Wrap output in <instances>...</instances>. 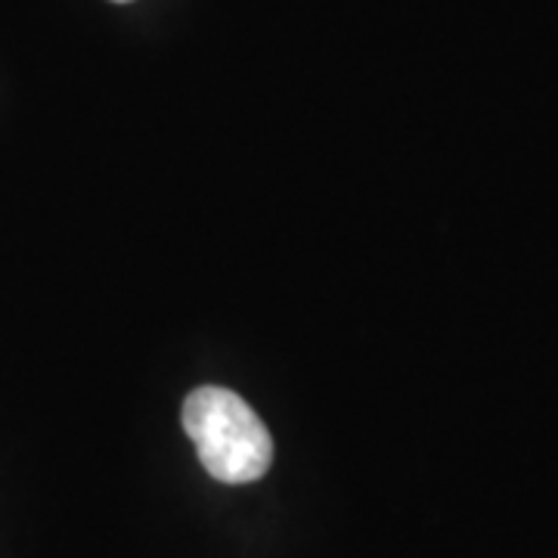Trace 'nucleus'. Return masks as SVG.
<instances>
[{
	"instance_id": "nucleus-1",
	"label": "nucleus",
	"mask_w": 558,
	"mask_h": 558,
	"mask_svg": "<svg viewBox=\"0 0 558 558\" xmlns=\"http://www.w3.org/2000/svg\"><path fill=\"white\" fill-rule=\"evenodd\" d=\"M183 428L202 469L220 484H252L274 462V440L258 413L233 391L205 385L183 400Z\"/></svg>"
},
{
	"instance_id": "nucleus-2",
	"label": "nucleus",
	"mask_w": 558,
	"mask_h": 558,
	"mask_svg": "<svg viewBox=\"0 0 558 558\" xmlns=\"http://www.w3.org/2000/svg\"><path fill=\"white\" fill-rule=\"evenodd\" d=\"M116 3H128V0H116Z\"/></svg>"
}]
</instances>
